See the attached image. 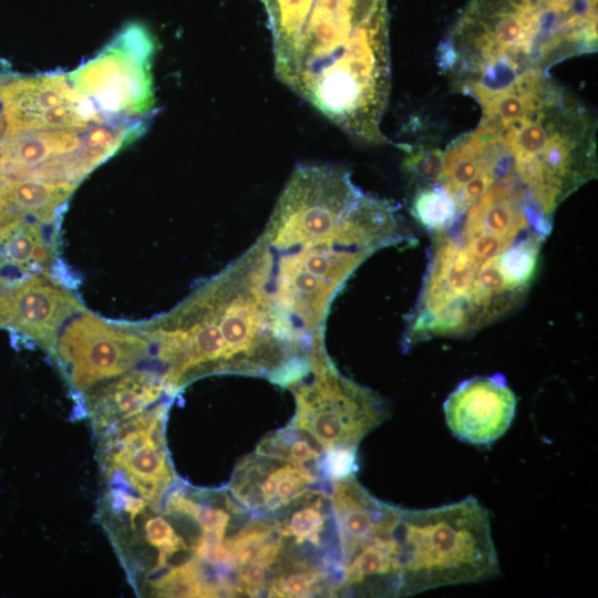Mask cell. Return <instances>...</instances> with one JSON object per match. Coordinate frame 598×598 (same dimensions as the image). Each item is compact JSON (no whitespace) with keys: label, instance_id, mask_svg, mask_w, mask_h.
<instances>
[{"label":"cell","instance_id":"1","mask_svg":"<svg viewBox=\"0 0 598 598\" xmlns=\"http://www.w3.org/2000/svg\"><path fill=\"white\" fill-rule=\"evenodd\" d=\"M395 207L336 169L296 174L255 244L239 257L260 296L301 348L323 347L329 307L350 275L400 240Z\"/></svg>","mask_w":598,"mask_h":598},{"label":"cell","instance_id":"10","mask_svg":"<svg viewBox=\"0 0 598 598\" xmlns=\"http://www.w3.org/2000/svg\"><path fill=\"white\" fill-rule=\"evenodd\" d=\"M82 309L74 295L47 272L0 276V326L30 337L50 353L65 322Z\"/></svg>","mask_w":598,"mask_h":598},{"label":"cell","instance_id":"12","mask_svg":"<svg viewBox=\"0 0 598 598\" xmlns=\"http://www.w3.org/2000/svg\"><path fill=\"white\" fill-rule=\"evenodd\" d=\"M331 502L346 565L363 546L389 532L399 515V507L374 499L353 475L334 481Z\"/></svg>","mask_w":598,"mask_h":598},{"label":"cell","instance_id":"3","mask_svg":"<svg viewBox=\"0 0 598 598\" xmlns=\"http://www.w3.org/2000/svg\"><path fill=\"white\" fill-rule=\"evenodd\" d=\"M596 48L597 0H470L439 49V64L481 104Z\"/></svg>","mask_w":598,"mask_h":598},{"label":"cell","instance_id":"6","mask_svg":"<svg viewBox=\"0 0 598 598\" xmlns=\"http://www.w3.org/2000/svg\"><path fill=\"white\" fill-rule=\"evenodd\" d=\"M155 42L140 24L123 29L97 55L73 71L69 80L97 112L143 115L155 106L151 61Z\"/></svg>","mask_w":598,"mask_h":598},{"label":"cell","instance_id":"5","mask_svg":"<svg viewBox=\"0 0 598 598\" xmlns=\"http://www.w3.org/2000/svg\"><path fill=\"white\" fill-rule=\"evenodd\" d=\"M296 398L291 427L308 433L322 448H355L386 415L371 390L341 375L327 353L289 386Z\"/></svg>","mask_w":598,"mask_h":598},{"label":"cell","instance_id":"16","mask_svg":"<svg viewBox=\"0 0 598 598\" xmlns=\"http://www.w3.org/2000/svg\"><path fill=\"white\" fill-rule=\"evenodd\" d=\"M76 184L33 178H0V226L19 218L49 225Z\"/></svg>","mask_w":598,"mask_h":598},{"label":"cell","instance_id":"22","mask_svg":"<svg viewBox=\"0 0 598 598\" xmlns=\"http://www.w3.org/2000/svg\"><path fill=\"white\" fill-rule=\"evenodd\" d=\"M324 574L308 567H292L270 585L269 594L277 597H308L321 582Z\"/></svg>","mask_w":598,"mask_h":598},{"label":"cell","instance_id":"26","mask_svg":"<svg viewBox=\"0 0 598 598\" xmlns=\"http://www.w3.org/2000/svg\"><path fill=\"white\" fill-rule=\"evenodd\" d=\"M1 86L0 85V92H1ZM6 132V121H4V116H3V112H2V105H1V99H0V141L3 136Z\"/></svg>","mask_w":598,"mask_h":598},{"label":"cell","instance_id":"21","mask_svg":"<svg viewBox=\"0 0 598 598\" xmlns=\"http://www.w3.org/2000/svg\"><path fill=\"white\" fill-rule=\"evenodd\" d=\"M145 540L157 548L158 555L154 568L167 566V561L176 553L187 550L184 539L176 534L173 526L162 516H153L144 524Z\"/></svg>","mask_w":598,"mask_h":598},{"label":"cell","instance_id":"19","mask_svg":"<svg viewBox=\"0 0 598 598\" xmlns=\"http://www.w3.org/2000/svg\"><path fill=\"white\" fill-rule=\"evenodd\" d=\"M413 217L426 229L441 234L457 219V208L452 195L436 183L421 186L411 204Z\"/></svg>","mask_w":598,"mask_h":598},{"label":"cell","instance_id":"2","mask_svg":"<svg viewBox=\"0 0 598 598\" xmlns=\"http://www.w3.org/2000/svg\"><path fill=\"white\" fill-rule=\"evenodd\" d=\"M275 73L352 137L382 143L390 93L388 0H262Z\"/></svg>","mask_w":598,"mask_h":598},{"label":"cell","instance_id":"4","mask_svg":"<svg viewBox=\"0 0 598 598\" xmlns=\"http://www.w3.org/2000/svg\"><path fill=\"white\" fill-rule=\"evenodd\" d=\"M399 596L480 582L499 573L487 509L473 496L425 509H399Z\"/></svg>","mask_w":598,"mask_h":598},{"label":"cell","instance_id":"15","mask_svg":"<svg viewBox=\"0 0 598 598\" xmlns=\"http://www.w3.org/2000/svg\"><path fill=\"white\" fill-rule=\"evenodd\" d=\"M165 392L161 375L147 371H130L114 379L91 395L94 424L110 432L144 412Z\"/></svg>","mask_w":598,"mask_h":598},{"label":"cell","instance_id":"11","mask_svg":"<svg viewBox=\"0 0 598 598\" xmlns=\"http://www.w3.org/2000/svg\"><path fill=\"white\" fill-rule=\"evenodd\" d=\"M516 398L503 377L474 378L461 383L444 403L451 432L471 444H489L511 426Z\"/></svg>","mask_w":598,"mask_h":598},{"label":"cell","instance_id":"14","mask_svg":"<svg viewBox=\"0 0 598 598\" xmlns=\"http://www.w3.org/2000/svg\"><path fill=\"white\" fill-rule=\"evenodd\" d=\"M85 130L3 134L0 141V178H27L42 165L75 152L84 141Z\"/></svg>","mask_w":598,"mask_h":598},{"label":"cell","instance_id":"17","mask_svg":"<svg viewBox=\"0 0 598 598\" xmlns=\"http://www.w3.org/2000/svg\"><path fill=\"white\" fill-rule=\"evenodd\" d=\"M41 224L19 218L0 226V276L45 272L55 257V246Z\"/></svg>","mask_w":598,"mask_h":598},{"label":"cell","instance_id":"25","mask_svg":"<svg viewBox=\"0 0 598 598\" xmlns=\"http://www.w3.org/2000/svg\"><path fill=\"white\" fill-rule=\"evenodd\" d=\"M355 467V448L328 450L323 468L328 476L339 480L352 475Z\"/></svg>","mask_w":598,"mask_h":598},{"label":"cell","instance_id":"13","mask_svg":"<svg viewBox=\"0 0 598 598\" xmlns=\"http://www.w3.org/2000/svg\"><path fill=\"white\" fill-rule=\"evenodd\" d=\"M480 265L463 246L439 234L419 306L409 328L411 333L453 302L470 298Z\"/></svg>","mask_w":598,"mask_h":598},{"label":"cell","instance_id":"7","mask_svg":"<svg viewBox=\"0 0 598 598\" xmlns=\"http://www.w3.org/2000/svg\"><path fill=\"white\" fill-rule=\"evenodd\" d=\"M51 354L80 392L117 379L151 357V343L137 326L107 322L84 308L60 330Z\"/></svg>","mask_w":598,"mask_h":598},{"label":"cell","instance_id":"23","mask_svg":"<svg viewBox=\"0 0 598 598\" xmlns=\"http://www.w3.org/2000/svg\"><path fill=\"white\" fill-rule=\"evenodd\" d=\"M444 162V152L439 148L409 147L403 166L408 175L425 184L437 183Z\"/></svg>","mask_w":598,"mask_h":598},{"label":"cell","instance_id":"20","mask_svg":"<svg viewBox=\"0 0 598 598\" xmlns=\"http://www.w3.org/2000/svg\"><path fill=\"white\" fill-rule=\"evenodd\" d=\"M319 499L295 511L286 523L279 525L281 535L291 537L297 544L310 542L317 545L327 520V515L322 513L320 505H317Z\"/></svg>","mask_w":598,"mask_h":598},{"label":"cell","instance_id":"9","mask_svg":"<svg viewBox=\"0 0 598 598\" xmlns=\"http://www.w3.org/2000/svg\"><path fill=\"white\" fill-rule=\"evenodd\" d=\"M167 409L161 403L145 410L107 433L103 443V463L120 468L128 486L156 508L175 478L163 434Z\"/></svg>","mask_w":598,"mask_h":598},{"label":"cell","instance_id":"18","mask_svg":"<svg viewBox=\"0 0 598 598\" xmlns=\"http://www.w3.org/2000/svg\"><path fill=\"white\" fill-rule=\"evenodd\" d=\"M542 238L533 233L513 246H508L496 256L497 269L505 285L513 290L523 292L535 274Z\"/></svg>","mask_w":598,"mask_h":598},{"label":"cell","instance_id":"24","mask_svg":"<svg viewBox=\"0 0 598 598\" xmlns=\"http://www.w3.org/2000/svg\"><path fill=\"white\" fill-rule=\"evenodd\" d=\"M463 241L464 249L481 266L502 254L513 240L488 235H471L463 236Z\"/></svg>","mask_w":598,"mask_h":598},{"label":"cell","instance_id":"8","mask_svg":"<svg viewBox=\"0 0 598 598\" xmlns=\"http://www.w3.org/2000/svg\"><path fill=\"white\" fill-rule=\"evenodd\" d=\"M0 99L4 134L85 130L103 121L93 103L60 74L14 79L1 86Z\"/></svg>","mask_w":598,"mask_h":598}]
</instances>
